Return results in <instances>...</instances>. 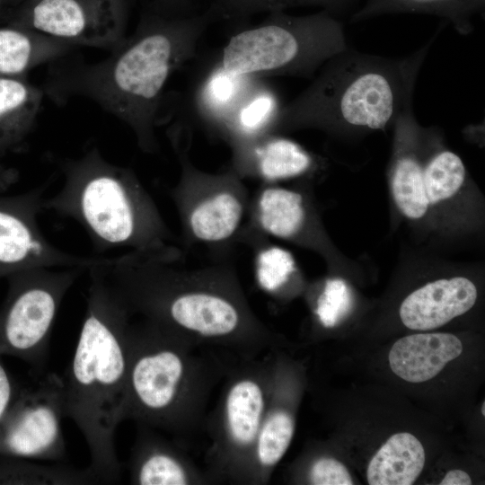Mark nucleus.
<instances>
[{
    "label": "nucleus",
    "instance_id": "nucleus-36",
    "mask_svg": "<svg viewBox=\"0 0 485 485\" xmlns=\"http://www.w3.org/2000/svg\"><path fill=\"white\" fill-rule=\"evenodd\" d=\"M27 0H0V4L3 8L12 7L17 5Z\"/></svg>",
    "mask_w": 485,
    "mask_h": 485
},
{
    "label": "nucleus",
    "instance_id": "nucleus-22",
    "mask_svg": "<svg viewBox=\"0 0 485 485\" xmlns=\"http://www.w3.org/2000/svg\"><path fill=\"white\" fill-rule=\"evenodd\" d=\"M425 464V451L412 434L392 435L369 462L366 477L370 485H411Z\"/></svg>",
    "mask_w": 485,
    "mask_h": 485
},
{
    "label": "nucleus",
    "instance_id": "nucleus-2",
    "mask_svg": "<svg viewBox=\"0 0 485 485\" xmlns=\"http://www.w3.org/2000/svg\"><path fill=\"white\" fill-rule=\"evenodd\" d=\"M201 13L170 14L149 8L136 31L105 59L73 61L52 67L44 93L57 103L86 97L127 124L145 153H155L163 89L172 74L191 59L207 26Z\"/></svg>",
    "mask_w": 485,
    "mask_h": 485
},
{
    "label": "nucleus",
    "instance_id": "nucleus-17",
    "mask_svg": "<svg viewBox=\"0 0 485 485\" xmlns=\"http://www.w3.org/2000/svg\"><path fill=\"white\" fill-rule=\"evenodd\" d=\"M463 351L459 338L450 333H418L399 339L388 360L392 371L410 383H422L437 375Z\"/></svg>",
    "mask_w": 485,
    "mask_h": 485
},
{
    "label": "nucleus",
    "instance_id": "nucleus-5",
    "mask_svg": "<svg viewBox=\"0 0 485 485\" xmlns=\"http://www.w3.org/2000/svg\"><path fill=\"white\" fill-rule=\"evenodd\" d=\"M431 43L402 58L348 48L326 61L312 84L281 107L272 131L385 129L412 103L418 73Z\"/></svg>",
    "mask_w": 485,
    "mask_h": 485
},
{
    "label": "nucleus",
    "instance_id": "nucleus-33",
    "mask_svg": "<svg viewBox=\"0 0 485 485\" xmlns=\"http://www.w3.org/2000/svg\"><path fill=\"white\" fill-rule=\"evenodd\" d=\"M13 403V386L10 377L0 363V424Z\"/></svg>",
    "mask_w": 485,
    "mask_h": 485
},
{
    "label": "nucleus",
    "instance_id": "nucleus-20",
    "mask_svg": "<svg viewBox=\"0 0 485 485\" xmlns=\"http://www.w3.org/2000/svg\"><path fill=\"white\" fill-rule=\"evenodd\" d=\"M75 46L27 28L0 26V76L26 77L37 66L56 61Z\"/></svg>",
    "mask_w": 485,
    "mask_h": 485
},
{
    "label": "nucleus",
    "instance_id": "nucleus-24",
    "mask_svg": "<svg viewBox=\"0 0 485 485\" xmlns=\"http://www.w3.org/2000/svg\"><path fill=\"white\" fill-rule=\"evenodd\" d=\"M281 107L277 94L258 80L223 127L234 145L254 140L272 133Z\"/></svg>",
    "mask_w": 485,
    "mask_h": 485
},
{
    "label": "nucleus",
    "instance_id": "nucleus-8",
    "mask_svg": "<svg viewBox=\"0 0 485 485\" xmlns=\"http://www.w3.org/2000/svg\"><path fill=\"white\" fill-rule=\"evenodd\" d=\"M272 353L232 361L215 409L207 414L206 473L211 484H247L274 373Z\"/></svg>",
    "mask_w": 485,
    "mask_h": 485
},
{
    "label": "nucleus",
    "instance_id": "nucleus-38",
    "mask_svg": "<svg viewBox=\"0 0 485 485\" xmlns=\"http://www.w3.org/2000/svg\"><path fill=\"white\" fill-rule=\"evenodd\" d=\"M1 11H2V6H1V4H0V15H1Z\"/></svg>",
    "mask_w": 485,
    "mask_h": 485
},
{
    "label": "nucleus",
    "instance_id": "nucleus-7",
    "mask_svg": "<svg viewBox=\"0 0 485 485\" xmlns=\"http://www.w3.org/2000/svg\"><path fill=\"white\" fill-rule=\"evenodd\" d=\"M266 14L260 22L230 37L218 63L221 66L233 74L259 79L311 76L348 48L343 23L328 11L305 15L286 11Z\"/></svg>",
    "mask_w": 485,
    "mask_h": 485
},
{
    "label": "nucleus",
    "instance_id": "nucleus-11",
    "mask_svg": "<svg viewBox=\"0 0 485 485\" xmlns=\"http://www.w3.org/2000/svg\"><path fill=\"white\" fill-rule=\"evenodd\" d=\"M129 8L130 0H27L3 8L0 22L112 50L126 38Z\"/></svg>",
    "mask_w": 485,
    "mask_h": 485
},
{
    "label": "nucleus",
    "instance_id": "nucleus-26",
    "mask_svg": "<svg viewBox=\"0 0 485 485\" xmlns=\"http://www.w3.org/2000/svg\"><path fill=\"white\" fill-rule=\"evenodd\" d=\"M0 482L39 485H83L100 483L89 470L27 462L0 465Z\"/></svg>",
    "mask_w": 485,
    "mask_h": 485
},
{
    "label": "nucleus",
    "instance_id": "nucleus-35",
    "mask_svg": "<svg viewBox=\"0 0 485 485\" xmlns=\"http://www.w3.org/2000/svg\"><path fill=\"white\" fill-rule=\"evenodd\" d=\"M18 179L19 172L16 169L0 163V192L8 190Z\"/></svg>",
    "mask_w": 485,
    "mask_h": 485
},
{
    "label": "nucleus",
    "instance_id": "nucleus-16",
    "mask_svg": "<svg viewBox=\"0 0 485 485\" xmlns=\"http://www.w3.org/2000/svg\"><path fill=\"white\" fill-rule=\"evenodd\" d=\"M476 299L477 288L470 279H437L410 293L401 304L400 317L409 329L432 330L468 312Z\"/></svg>",
    "mask_w": 485,
    "mask_h": 485
},
{
    "label": "nucleus",
    "instance_id": "nucleus-1",
    "mask_svg": "<svg viewBox=\"0 0 485 485\" xmlns=\"http://www.w3.org/2000/svg\"><path fill=\"white\" fill-rule=\"evenodd\" d=\"M179 249L128 251L96 266L132 318L236 358L271 352V331L251 310L233 270L183 268Z\"/></svg>",
    "mask_w": 485,
    "mask_h": 485
},
{
    "label": "nucleus",
    "instance_id": "nucleus-32",
    "mask_svg": "<svg viewBox=\"0 0 485 485\" xmlns=\"http://www.w3.org/2000/svg\"><path fill=\"white\" fill-rule=\"evenodd\" d=\"M149 6L170 14H190L194 0H149Z\"/></svg>",
    "mask_w": 485,
    "mask_h": 485
},
{
    "label": "nucleus",
    "instance_id": "nucleus-21",
    "mask_svg": "<svg viewBox=\"0 0 485 485\" xmlns=\"http://www.w3.org/2000/svg\"><path fill=\"white\" fill-rule=\"evenodd\" d=\"M485 0H365L350 15L358 22L384 14L425 13L451 23L454 30L467 35L473 29L474 16L484 13Z\"/></svg>",
    "mask_w": 485,
    "mask_h": 485
},
{
    "label": "nucleus",
    "instance_id": "nucleus-30",
    "mask_svg": "<svg viewBox=\"0 0 485 485\" xmlns=\"http://www.w3.org/2000/svg\"><path fill=\"white\" fill-rule=\"evenodd\" d=\"M306 481L313 485H351V476L343 463L322 456L313 460L307 469Z\"/></svg>",
    "mask_w": 485,
    "mask_h": 485
},
{
    "label": "nucleus",
    "instance_id": "nucleus-6",
    "mask_svg": "<svg viewBox=\"0 0 485 485\" xmlns=\"http://www.w3.org/2000/svg\"><path fill=\"white\" fill-rule=\"evenodd\" d=\"M64 182L43 210L76 221L94 251H162L172 246L171 233L154 199L135 172L108 161L98 147L58 162Z\"/></svg>",
    "mask_w": 485,
    "mask_h": 485
},
{
    "label": "nucleus",
    "instance_id": "nucleus-28",
    "mask_svg": "<svg viewBox=\"0 0 485 485\" xmlns=\"http://www.w3.org/2000/svg\"><path fill=\"white\" fill-rule=\"evenodd\" d=\"M295 270V259L288 251L278 246H268L258 251L255 273L263 290L276 292Z\"/></svg>",
    "mask_w": 485,
    "mask_h": 485
},
{
    "label": "nucleus",
    "instance_id": "nucleus-25",
    "mask_svg": "<svg viewBox=\"0 0 485 485\" xmlns=\"http://www.w3.org/2000/svg\"><path fill=\"white\" fill-rule=\"evenodd\" d=\"M258 80L233 74L217 64L198 91V111L208 120L223 126Z\"/></svg>",
    "mask_w": 485,
    "mask_h": 485
},
{
    "label": "nucleus",
    "instance_id": "nucleus-13",
    "mask_svg": "<svg viewBox=\"0 0 485 485\" xmlns=\"http://www.w3.org/2000/svg\"><path fill=\"white\" fill-rule=\"evenodd\" d=\"M47 185L0 197V278L40 267L88 269L97 260L68 253L45 237L38 216L43 210Z\"/></svg>",
    "mask_w": 485,
    "mask_h": 485
},
{
    "label": "nucleus",
    "instance_id": "nucleus-31",
    "mask_svg": "<svg viewBox=\"0 0 485 485\" xmlns=\"http://www.w3.org/2000/svg\"><path fill=\"white\" fill-rule=\"evenodd\" d=\"M265 12L286 11L300 6H318L339 17L340 14L354 12L361 0H252ZM352 12V13H353Z\"/></svg>",
    "mask_w": 485,
    "mask_h": 485
},
{
    "label": "nucleus",
    "instance_id": "nucleus-9",
    "mask_svg": "<svg viewBox=\"0 0 485 485\" xmlns=\"http://www.w3.org/2000/svg\"><path fill=\"white\" fill-rule=\"evenodd\" d=\"M84 270L40 267L5 278L8 291L0 309V354L40 366L61 303Z\"/></svg>",
    "mask_w": 485,
    "mask_h": 485
},
{
    "label": "nucleus",
    "instance_id": "nucleus-4",
    "mask_svg": "<svg viewBox=\"0 0 485 485\" xmlns=\"http://www.w3.org/2000/svg\"><path fill=\"white\" fill-rule=\"evenodd\" d=\"M234 359L131 318L125 419L183 443L205 428L210 397Z\"/></svg>",
    "mask_w": 485,
    "mask_h": 485
},
{
    "label": "nucleus",
    "instance_id": "nucleus-12",
    "mask_svg": "<svg viewBox=\"0 0 485 485\" xmlns=\"http://www.w3.org/2000/svg\"><path fill=\"white\" fill-rule=\"evenodd\" d=\"M64 379L50 373L13 401L0 424V454L59 460L66 454Z\"/></svg>",
    "mask_w": 485,
    "mask_h": 485
},
{
    "label": "nucleus",
    "instance_id": "nucleus-27",
    "mask_svg": "<svg viewBox=\"0 0 485 485\" xmlns=\"http://www.w3.org/2000/svg\"><path fill=\"white\" fill-rule=\"evenodd\" d=\"M423 178L429 205H436L457 193L465 181L466 169L456 154L442 149L423 166Z\"/></svg>",
    "mask_w": 485,
    "mask_h": 485
},
{
    "label": "nucleus",
    "instance_id": "nucleus-14",
    "mask_svg": "<svg viewBox=\"0 0 485 485\" xmlns=\"http://www.w3.org/2000/svg\"><path fill=\"white\" fill-rule=\"evenodd\" d=\"M129 481L137 485L211 484L205 470L196 465L182 445L144 426H138L132 448Z\"/></svg>",
    "mask_w": 485,
    "mask_h": 485
},
{
    "label": "nucleus",
    "instance_id": "nucleus-10",
    "mask_svg": "<svg viewBox=\"0 0 485 485\" xmlns=\"http://www.w3.org/2000/svg\"><path fill=\"white\" fill-rule=\"evenodd\" d=\"M179 158L181 177L172 190L187 235L203 243L228 241L238 231L246 208L245 193L234 170L210 174L189 158L190 131L176 122L167 130Z\"/></svg>",
    "mask_w": 485,
    "mask_h": 485
},
{
    "label": "nucleus",
    "instance_id": "nucleus-23",
    "mask_svg": "<svg viewBox=\"0 0 485 485\" xmlns=\"http://www.w3.org/2000/svg\"><path fill=\"white\" fill-rule=\"evenodd\" d=\"M304 199L292 190L268 186L258 195L254 208L257 226L264 234L281 238L295 237L305 222Z\"/></svg>",
    "mask_w": 485,
    "mask_h": 485
},
{
    "label": "nucleus",
    "instance_id": "nucleus-15",
    "mask_svg": "<svg viewBox=\"0 0 485 485\" xmlns=\"http://www.w3.org/2000/svg\"><path fill=\"white\" fill-rule=\"evenodd\" d=\"M295 427V418L289 406L284 371L275 358L269 398L254 446L247 484L260 485L269 481L273 469L290 445Z\"/></svg>",
    "mask_w": 485,
    "mask_h": 485
},
{
    "label": "nucleus",
    "instance_id": "nucleus-3",
    "mask_svg": "<svg viewBox=\"0 0 485 485\" xmlns=\"http://www.w3.org/2000/svg\"><path fill=\"white\" fill-rule=\"evenodd\" d=\"M97 260L87 269L86 308L64 380L65 406L66 417L88 445L89 470L100 483H111L121 472L115 433L125 420L131 316L106 283Z\"/></svg>",
    "mask_w": 485,
    "mask_h": 485
},
{
    "label": "nucleus",
    "instance_id": "nucleus-18",
    "mask_svg": "<svg viewBox=\"0 0 485 485\" xmlns=\"http://www.w3.org/2000/svg\"><path fill=\"white\" fill-rule=\"evenodd\" d=\"M234 151L236 172H251L269 182L300 176L313 164L312 155L300 145L271 133L235 144Z\"/></svg>",
    "mask_w": 485,
    "mask_h": 485
},
{
    "label": "nucleus",
    "instance_id": "nucleus-29",
    "mask_svg": "<svg viewBox=\"0 0 485 485\" xmlns=\"http://www.w3.org/2000/svg\"><path fill=\"white\" fill-rule=\"evenodd\" d=\"M352 295L346 282L340 278L328 279L317 300L315 313L324 327L337 325L349 312Z\"/></svg>",
    "mask_w": 485,
    "mask_h": 485
},
{
    "label": "nucleus",
    "instance_id": "nucleus-37",
    "mask_svg": "<svg viewBox=\"0 0 485 485\" xmlns=\"http://www.w3.org/2000/svg\"><path fill=\"white\" fill-rule=\"evenodd\" d=\"M481 413H482L483 416L485 415V402L482 403Z\"/></svg>",
    "mask_w": 485,
    "mask_h": 485
},
{
    "label": "nucleus",
    "instance_id": "nucleus-19",
    "mask_svg": "<svg viewBox=\"0 0 485 485\" xmlns=\"http://www.w3.org/2000/svg\"><path fill=\"white\" fill-rule=\"evenodd\" d=\"M43 95L26 77L0 76V157L24 148Z\"/></svg>",
    "mask_w": 485,
    "mask_h": 485
},
{
    "label": "nucleus",
    "instance_id": "nucleus-34",
    "mask_svg": "<svg viewBox=\"0 0 485 485\" xmlns=\"http://www.w3.org/2000/svg\"><path fill=\"white\" fill-rule=\"evenodd\" d=\"M472 479L469 474L462 470H451L440 481V485H471Z\"/></svg>",
    "mask_w": 485,
    "mask_h": 485
}]
</instances>
